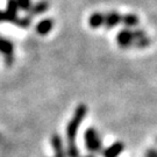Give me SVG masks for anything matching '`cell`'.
Masks as SVG:
<instances>
[{
	"label": "cell",
	"mask_w": 157,
	"mask_h": 157,
	"mask_svg": "<svg viewBox=\"0 0 157 157\" xmlns=\"http://www.w3.org/2000/svg\"><path fill=\"white\" fill-rule=\"evenodd\" d=\"M67 157H79V150L76 143H72V144H67Z\"/></svg>",
	"instance_id": "14"
},
{
	"label": "cell",
	"mask_w": 157,
	"mask_h": 157,
	"mask_svg": "<svg viewBox=\"0 0 157 157\" xmlns=\"http://www.w3.org/2000/svg\"><path fill=\"white\" fill-rule=\"evenodd\" d=\"M121 22V15L118 12H108L107 14H105V19H104V26L107 29H112L114 27H117L119 23Z\"/></svg>",
	"instance_id": "5"
},
{
	"label": "cell",
	"mask_w": 157,
	"mask_h": 157,
	"mask_svg": "<svg viewBox=\"0 0 157 157\" xmlns=\"http://www.w3.org/2000/svg\"><path fill=\"white\" fill-rule=\"evenodd\" d=\"M87 113V107L84 104H80L77 106L76 111L73 113L72 119L69 121L67 126V144H72L76 143V136H77V132L79 129V126L82 124L83 120H84L85 115Z\"/></svg>",
	"instance_id": "1"
},
{
	"label": "cell",
	"mask_w": 157,
	"mask_h": 157,
	"mask_svg": "<svg viewBox=\"0 0 157 157\" xmlns=\"http://www.w3.org/2000/svg\"><path fill=\"white\" fill-rule=\"evenodd\" d=\"M19 10H23V11L28 12L30 6H32V1L30 0H17Z\"/></svg>",
	"instance_id": "17"
},
{
	"label": "cell",
	"mask_w": 157,
	"mask_h": 157,
	"mask_svg": "<svg viewBox=\"0 0 157 157\" xmlns=\"http://www.w3.org/2000/svg\"><path fill=\"white\" fill-rule=\"evenodd\" d=\"M146 157H157V150L156 149H149L147 151Z\"/></svg>",
	"instance_id": "20"
},
{
	"label": "cell",
	"mask_w": 157,
	"mask_h": 157,
	"mask_svg": "<svg viewBox=\"0 0 157 157\" xmlns=\"http://www.w3.org/2000/svg\"><path fill=\"white\" fill-rule=\"evenodd\" d=\"M124 146L122 142H114L112 146H109L107 149L102 151L104 157H118L121 152L124 151Z\"/></svg>",
	"instance_id": "6"
},
{
	"label": "cell",
	"mask_w": 157,
	"mask_h": 157,
	"mask_svg": "<svg viewBox=\"0 0 157 157\" xmlns=\"http://www.w3.org/2000/svg\"><path fill=\"white\" fill-rule=\"evenodd\" d=\"M121 22L124 23V26H126V28H134L136 27L139 22H140V20H139V17L136 14H132V13H129V14H124V15H121Z\"/></svg>",
	"instance_id": "11"
},
{
	"label": "cell",
	"mask_w": 157,
	"mask_h": 157,
	"mask_svg": "<svg viewBox=\"0 0 157 157\" xmlns=\"http://www.w3.org/2000/svg\"><path fill=\"white\" fill-rule=\"evenodd\" d=\"M30 23H32V20H30V17H22V19H19L17 17V22L14 23L15 26L17 27H20V28H28L29 26H30Z\"/></svg>",
	"instance_id": "16"
},
{
	"label": "cell",
	"mask_w": 157,
	"mask_h": 157,
	"mask_svg": "<svg viewBox=\"0 0 157 157\" xmlns=\"http://www.w3.org/2000/svg\"><path fill=\"white\" fill-rule=\"evenodd\" d=\"M86 157H93V156H86Z\"/></svg>",
	"instance_id": "21"
},
{
	"label": "cell",
	"mask_w": 157,
	"mask_h": 157,
	"mask_svg": "<svg viewBox=\"0 0 157 157\" xmlns=\"http://www.w3.org/2000/svg\"><path fill=\"white\" fill-rule=\"evenodd\" d=\"M150 43H151V40L149 39L148 36H144L142 39L135 40L133 45L136 47V48H139V49H143V48H147L148 45H150Z\"/></svg>",
	"instance_id": "13"
},
{
	"label": "cell",
	"mask_w": 157,
	"mask_h": 157,
	"mask_svg": "<svg viewBox=\"0 0 157 157\" xmlns=\"http://www.w3.org/2000/svg\"><path fill=\"white\" fill-rule=\"evenodd\" d=\"M17 20V17H12L11 15H8L5 11L0 10V22H11L15 23Z\"/></svg>",
	"instance_id": "15"
},
{
	"label": "cell",
	"mask_w": 157,
	"mask_h": 157,
	"mask_svg": "<svg viewBox=\"0 0 157 157\" xmlns=\"http://www.w3.org/2000/svg\"><path fill=\"white\" fill-rule=\"evenodd\" d=\"M117 42H118L119 47L121 48H129L133 47L134 43V37H133V33L132 29L124 28L121 29L117 35Z\"/></svg>",
	"instance_id": "3"
},
{
	"label": "cell",
	"mask_w": 157,
	"mask_h": 157,
	"mask_svg": "<svg viewBox=\"0 0 157 157\" xmlns=\"http://www.w3.org/2000/svg\"><path fill=\"white\" fill-rule=\"evenodd\" d=\"M4 62L7 67H11L13 62H14V55L13 56H7V57H4Z\"/></svg>",
	"instance_id": "19"
},
{
	"label": "cell",
	"mask_w": 157,
	"mask_h": 157,
	"mask_svg": "<svg viewBox=\"0 0 157 157\" xmlns=\"http://www.w3.org/2000/svg\"><path fill=\"white\" fill-rule=\"evenodd\" d=\"M132 33H133V37H134V41H135V40L142 39V37L147 36L146 32H144V30H142V29H135V30H132Z\"/></svg>",
	"instance_id": "18"
},
{
	"label": "cell",
	"mask_w": 157,
	"mask_h": 157,
	"mask_svg": "<svg viewBox=\"0 0 157 157\" xmlns=\"http://www.w3.org/2000/svg\"><path fill=\"white\" fill-rule=\"evenodd\" d=\"M84 141H85V147L90 152H99L101 150V140L99 137V134L97 133L94 128H87L85 130L84 134Z\"/></svg>",
	"instance_id": "2"
},
{
	"label": "cell",
	"mask_w": 157,
	"mask_h": 157,
	"mask_svg": "<svg viewBox=\"0 0 157 157\" xmlns=\"http://www.w3.org/2000/svg\"><path fill=\"white\" fill-rule=\"evenodd\" d=\"M51 146L54 148V151H55V157H67L65 150H64V147H63V141L62 137L58 134H54L51 136Z\"/></svg>",
	"instance_id": "4"
},
{
	"label": "cell",
	"mask_w": 157,
	"mask_h": 157,
	"mask_svg": "<svg viewBox=\"0 0 157 157\" xmlns=\"http://www.w3.org/2000/svg\"><path fill=\"white\" fill-rule=\"evenodd\" d=\"M48 8H49L48 1L41 0V1H39V2H36V4H34V5L30 6L28 13H29V15H32V17H36V15H40V14H42V13L47 12L48 11Z\"/></svg>",
	"instance_id": "8"
},
{
	"label": "cell",
	"mask_w": 157,
	"mask_h": 157,
	"mask_svg": "<svg viewBox=\"0 0 157 157\" xmlns=\"http://www.w3.org/2000/svg\"><path fill=\"white\" fill-rule=\"evenodd\" d=\"M54 28V20L52 19H43L36 25V32L40 35H47Z\"/></svg>",
	"instance_id": "7"
},
{
	"label": "cell",
	"mask_w": 157,
	"mask_h": 157,
	"mask_svg": "<svg viewBox=\"0 0 157 157\" xmlns=\"http://www.w3.org/2000/svg\"><path fill=\"white\" fill-rule=\"evenodd\" d=\"M104 19H105V14H102L100 12H95L89 17V26L93 29L100 28L104 26Z\"/></svg>",
	"instance_id": "10"
},
{
	"label": "cell",
	"mask_w": 157,
	"mask_h": 157,
	"mask_svg": "<svg viewBox=\"0 0 157 157\" xmlns=\"http://www.w3.org/2000/svg\"><path fill=\"white\" fill-rule=\"evenodd\" d=\"M17 11H19V6H17V0H7L6 13L12 17H17Z\"/></svg>",
	"instance_id": "12"
},
{
	"label": "cell",
	"mask_w": 157,
	"mask_h": 157,
	"mask_svg": "<svg viewBox=\"0 0 157 157\" xmlns=\"http://www.w3.org/2000/svg\"><path fill=\"white\" fill-rule=\"evenodd\" d=\"M0 54L4 55V57L14 55V44L10 40L0 37Z\"/></svg>",
	"instance_id": "9"
}]
</instances>
